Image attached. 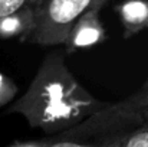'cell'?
Returning <instances> with one entry per match:
<instances>
[{"mask_svg":"<svg viewBox=\"0 0 148 147\" xmlns=\"http://www.w3.org/2000/svg\"><path fill=\"white\" fill-rule=\"evenodd\" d=\"M145 118L125 98L108 102L79 124L55 136H48V147H121Z\"/></svg>","mask_w":148,"mask_h":147,"instance_id":"7a4b0ae2","label":"cell"},{"mask_svg":"<svg viewBox=\"0 0 148 147\" xmlns=\"http://www.w3.org/2000/svg\"><path fill=\"white\" fill-rule=\"evenodd\" d=\"M108 0H40L36 26L23 43L39 46L63 45L75 22L89 9L103 7Z\"/></svg>","mask_w":148,"mask_h":147,"instance_id":"3957f363","label":"cell"},{"mask_svg":"<svg viewBox=\"0 0 148 147\" xmlns=\"http://www.w3.org/2000/svg\"><path fill=\"white\" fill-rule=\"evenodd\" d=\"M108 102L94 97L72 74L60 52L53 50L39 65L29 88L6 114H19L32 128L55 136L79 124Z\"/></svg>","mask_w":148,"mask_h":147,"instance_id":"6da1fadb","label":"cell"},{"mask_svg":"<svg viewBox=\"0 0 148 147\" xmlns=\"http://www.w3.org/2000/svg\"><path fill=\"white\" fill-rule=\"evenodd\" d=\"M9 147H48L46 140H27V141H16L13 144H10Z\"/></svg>","mask_w":148,"mask_h":147,"instance_id":"8fae6325","label":"cell"},{"mask_svg":"<svg viewBox=\"0 0 148 147\" xmlns=\"http://www.w3.org/2000/svg\"><path fill=\"white\" fill-rule=\"evenodd\" d=\"M17 92H19L17 84L12 78L0 72V108L10 105L14 101Z\"/></svg>","mask_w":148,"mask_h":147,"instance_id":"52a82bcc","label":"cell"},{"mask_svg":"<svg viewBox=\"0 0 148 147\" xmlns=\"http://www.w3.org/2000/svg\"><path fill=\"white\" fill-rule=\"evenodd\" d=\"M121 147H148V120L135 128Z\"/></svg>","mask_w":148,"mask_h":147,"instance_id":"9c48e42d","label":"cell"},{"mask_svg":"<svg viewBox=\"0 0 148 147\" xmlns=\"http://www.w3.org/2000/svg\"><path fill=\"white\" fill-rule=\"evenodd\" d=\"M101 9L102 7L89 9L75 22L65 43L62 45L66 53H75L82 49L98 46L108 39L106 29L99 19Z\"/></svg>","mask_w":148,"mask_h":147,"instance_id":"277c9868","label":"cell"},{"mask_svg":"<svg viewBox=\"0 0 148 147\" xmlns=\"http://www.w3.org/2000/svg\"><path fill=\"white\" fill-rule=\"evenodd\" d=\"M138 112H141V115L145 118V121L148 120V81L132 95L125 98Z\"/></svg>","mask_w":148,"mask_h":147,"instance_id":"ba28073f","label":"cell"},{"mask_svg":"<svg viewBox=\"0 0 148 147\" xmlns=\"http://www.w3.org/2000/svg\"><path fill=\"white\" fill-rule=\"evenodd\" d=\"M38 14L36 6H30L7 14L0 19V39H12L17 38L22 43L26 38L33 32L36 26Z\"/></svg>","mask_w":148,"mask_h":147,"instance_id":"8992f818","label":"cell"},{"mask_svg":"<svg viewBox=\"0 0 148 147\" xmlns=\"http://www.w3.org/2000/svg\"><path fill=\"white\" fill-rule=\"evenodd\" d=\"M40 0H0V19L22 9L38 6Z\"/></svg>","mask_w":148,"mask_h":147,"instance_id":"30bf717a","label":"cell"},{"mask_svg":"<svg viewBox=\"0 0 148 147\" xmlns=\"http://www.w3.org/2000/svg\"><path fill=\"white\" fill-rule=\"evenodd\" d=\"M116 12L122 23L124 39H131L148 29V0H125L116 7Z\"/></svg>","mask_w":148,"mask_h":147,"instance_id":"5b68a950","label":"cell"}]
</instances>
